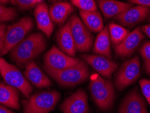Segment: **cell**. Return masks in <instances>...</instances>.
I'll use <instances>...</instances> for the list:
<instances>
[{
	"label": "cell",
	"mask_w": 150,
	"mask_h": 113,
	"mask_svg": "<svg viewBox=\"0 0 150 113\" xmlns=\"http://www.w3.org/2000/svg\"><path fill=\"white\" fill-rule=\"evenodd\" d=\"M0 74L8 85L19 90L26 98H29L33 87L16 66L0 58Z\"/></svg>",
	"instance_id": "6"
},
{
	"label": "cell",
	"mask_w": 150,
	"mask_h": 113,
	"mask_svg": "<svg viewBox=\"0 0 150 113\" xmlns=\"http://www.w3.org/2000/svg\"><path fill=\"white\" fill-rule=\"evenodd\" d=\"M47 72L63 87H73L79 85L87 80L89 75L87 64L84 60H80L64 69Z\"/></svg>",
	"instance_id": "3"
},
{
	"label": "cell",
	"mask_w": 150,
	"mask_h": 113,
	"mask_svg": "<svg viewBox=\"0 0 150 113\" xmlns=\"http://www.w3.org/2000/svg\"><path fill=\"white\" fill-rule=\"evenodd\" d=\"M6 24L0 23V53H1L4 45V35L6 30Z\"/></svg>",
	"instance_id": "29"
},
{
	"label": "cell",
	"mask_w": 150,
	"mask_h": 113,
	"mask_svg": "<svg viewBox=\"0 0 150 113\" xmlns=\"http://www.w3.org/2000/svg\"><path fill=\"white\" fill-rule=\"evenodd\" d=\"M60 98L57 91L43 92L23 101L24 113H48L55 108Z\"/></svg>",
	"instance_id": "5"
},
{
	"label": "cell",
	"mask_w": 150,
	"mask_h": 113,
	"mask_svg": "<svg viewBox=\"0 0 150 113\" xmlns=\"http://www.w3.org/2000/svg\"><path fill=\"white\" fill-rule=\"evenodd\" d=\"M80 60L81 59L66 54L56 46H53L45 54L43 58L44 67L47 72L64 69Z\"/></svg>",
	"instance_id": "9"
},
{
	"label": "cell",
	"mask_w": 150,
	"mask_h": 113,
	"mask_svg": "<svg viewBox=\"0 0 150 113\" xmlns=\"http://www.w3.org/2000/svg\"><path fill=\"white\" fill-rule=\"evenodd\" d=\"M144 37V34L140 27L134 28L120 44L114 47L116 55L121 58L131 56L140 45Z\"/></svg>",
	"instance_id": "11"
},
{
	"label": "cell",
	"mask_w": 150,
	"mask_h": 113,
	"mask_svg": "<svg viewBox=\"0 0 150 113\" xmlns=\"http://www.w3.org/2000/svg\"><path fill=\"white\" fill-rule=\"evenodd\" d=\"M8 1H9V0H0V4H7Z\"/></svg>",
	"instance_id": "34"
},
{
	"label": "cell",
	"mask_w": 150,
	"mask_h": 113,
	"mask_svg": "<svg viewBox=\"0 0 150 113\" xmlns=\"http://www.w3.org/2000/svg\"><path fill=\"white\" fill-rule=\"evenodd\" d=\"M148 21H149V23H150V14H149V17H148Z\"/></svg>",
	"instance_id": "35"
},
{
	"label": "cell",
	"mask_w": 150,
	"mask_h": 113,
	"mask_svg": "<svg viewBox=\"0 0 150 113\" xmlns=\"http://www.w3.org/2000/svg\"><path fill=\"white\" fill-rule=\"evenodd\" d=\"M34 22L31 18H22L16 23L6 28L4 35V49L1 55H5L25 38V36L33 29Z\"/></svg>",
	"instance_id": "4"
},
{
	"label": "cell",
	"mask_w": 150,
	"mask_h": 113,
	"mask_svg": "<svg viewBox=\"0 0 150 113\" xmlns=\"http://www.w3.org/2000/svg\"><path fill=\"white\" fill-rule=\"evenodd\" d=\"M144 66L145 70L149 75H150V63H144Z\"/></svg>",
	"instance_id": "33"
},
{
	"label": "cell",
	"mask_w": 150,
	"mask_h": 113,
	"mask_svg": "<svg viewBox=\"0 0 150 113\" xmlns=\"http://www.w3.org/2000/svg\"><path fill=\"white\" fill-rule=\"evenodd\" d=\"M49 12L53 23L62 24L74 12V8L69 2L58 1L51 6Z\"/></svg>",
	"instance_id": "19"
},
{
	"label": "cell",
	"mask_w": 150,
	"mask_h": 113,
	"mask_svg": "<svg viewBox=\"0 0 150 113\" xmlns=\"http://www.w3.org/2000/svg\"><path fill=\"white\" fill-rule=\"evenodd\" d=\"M74 6L80 10L85 12L97 11L98 7L95 0H70Z\"/></svg>",
	"instance_id": "24"
},
{
	"label": "cell",
	"mask_w": 150,
	"mask_h": 113,
	"mask_svg": "<svg viewBox=\"0 0 150 113\" xmlns=\"http://www.w3.org/2000/svg\"><path fill=\"white\" fill-rule=\"evenodd\" d=\"M118 113H148L146 103L137 88L132 90L121 103Z\"/></svg>",
	"instance_id": "14"
},
{
	"label": "cell",
	"mask_w": 150,
	"mask_h": 113,
	"mask_svg": "<svg viewBox=\"0 0 150 113\" xmlns=\"http://www.w3.org/2000/svg\"><path fill=\"white\" fill-rule=\"evenodd\" d=\"M89 87L93 99L101 110H108L112 107L115 91L111 81L94 74L91 77Z\"/></svg>",
	"instance_id": "2"
},
{
	"label": "cell",
	"mask_w": 150,
	"mask_h": 113,
	"mask_svg": "<svg viewBox=\"0 0 150 113\" xmlns=\"http://www.w3.org/2000/svg\"><path fill=\"white\" fill-rule=\"evenodd\" d=\"M0 104L18 110L19 96L16 88L0 82Z\"/></svg>",
	"instance_id": "21"
},
{
	"label": "cell",
	"mask_w": 150,
	"mask_h": 113,
	"mask_svg": "<svg viewBox=\"0 0 150 113\" xmlns=\"http://www.w3.org/2000/svg\"><path fill=\"white\" fill-rule=\"evenodd\" d=\"M34 15L39 29L45 33L46 36L50 37L54 31V25L46 3L43 1L39 4L35 8Z\"/></svg>",
	"instance_id": "16"
},
{
	"label": "cell",
	"mask_w": 150,
	"mask_h": 113,
	"mask_svg": "<svg viewBox=\"0 0 150 113\" xmlns=\"http://www.w3.org/2000/svg\"><path fill=\"white\" fill-rule=\"evenodd\" d=\"M81 21L90 31L100 33L104 28L102 16L100 12L97 11L85 12L80 10Z\"/></svg>",
	"instance_id": "22"
},
{
	"label": "cell",
	"mask_w": 150,
	"mask_h": 113,
	"mask_svg": "<svg viewBox=\"0 0 150 113\" xmlns=\"http://www.w3.org/2000/svg\"><path fill=\"white\" fill-rule=\"evenodd\" d=\"M60 109L64 113H88V97L85 92L79 90L62 104Z\"/></svg>",
	"instance_id": "13"
},
{
	"label": "cell",
	"mask_w": 150,
	"mask_h": 113,
	"mask_svg": "<svg viewBox=\"0 0 150 113\" xmlns=\"http://www.w3.org/2000/svg\"><path fill=\"white\" fill-rule=\"evenodd\" d=\"M13 5L18 6L23 10L36 7L39 4L43 2L44 0H10Z\"/></svg>",
	"instance_id": "26"
},
{
	"label": "cell",
	"mask_w": 150,
	"mask_h": 113,
	"mask_svg": "<svg viewBox=\"0 0 150 113\" xmlns=\"http://www.w3.org/2000/svg\"><path fill=\"white\" fill-rule=\"evenodd\" d=\"M129 1L131 4H137V6L150 8V0H129Z\"/></svg>",
	"instance_id": "30"
},
{
	"label": "cell",
	"mask_w": 150,
	"mask_h": 113,
	"mask_svg": "<svg viewBox=\"0 0 150 113\" xmlns=\"http://www.w3.org/2000/svg\"><path fill=\"white\" fill-rule=\"evenodd\" d=\"M0 113H14V112L11 111L10 110L8 109L5 106H0Z\"/></svg>",
	"instance_id": "32"
},
{
	"label": "cell",
	"mask_w": 150,
	"mask_h": 113,
	"mask_svg": "<svg viewBox=\"0 0 150 113\" xmlns=\"http://www.w3.org/2000/svg\"><path fill=\"white\" fill-rule=\"evenodd\" d=\"M139 84L143 96L150 106V80L143 79L140 80Z\"/></svg>",
	"instance_id": "27"
},
{
	"label": "cell",
	"mask_w": 150,
	"mask_h": 113,
	"mask_svg": "<svg viewBox=\"0 0 150 113\" xmlns=\"http://www.w3.org/2000/svg\"><path fill=\"white\" fill-rule=\"evenodd\" d=\"M51 1H60V0H51Z\"/></svg>",
	"instance_id": "36"
},
{
	"label": "cell",
	"mask_w": 150,
	"mask_h": 113,
	"mask_svg": "<svg viewBox=\"0 0 150 113\" xmlns=\"http://www.w3.org/2000/svg\"><path fill=\"white\" fill-rule=\"evenodd\" d=\"M46 47L47 43L43 34L33 33L11 50V58L19 66L23 67L44 52Z\"/></svg>",
	"instance_id": "1"
},
{
	"label": "cell",
	"mask_w": 150,
	"mask_h": 113,
	"mask_svg": "<svg viewBox=\"0 0 150 113\" xmlns=\"http://www.w3.org/2000/svg\"><path fill=\"white\" fill-rule=\"evenodd\" d=\"M150 9L148 7L137 6L131 7L114 17L115 21L125 27H133L143 23L149 16Z\"/></svg>",
	"instance_id": "10"
},
{
	"label": "cell",
	"mask_w": 150,
	"mask_h": 113,
	"mask_svg": "<svg viewBox=\"0 0 150 113\" xmlns=\"http://www.w3.org/2000/svg\"><path fill=\"white\" fill-rule=\"evenodd\" d=\"M56 39L59 50L68 56L74 57L76 50L71 32L70 20H68L59 30L57 33Z\"/></svg>",
	"instance_id": "15"
},
{
	"label": "cell",
	"mask_w": 150,
	"mask_h": 113,
	"mask_svg": "<svg viewBox=\"0 0 150 113\" xmlns=\"http://www.w3.org/2000/svg\"><path fill=\"white\" fill-rule=\"evenodd\" d=\"M139 54L144 63H150V41H145L143 43L139 50Z\"/></svg>",
	"instance_id": "28"
},
{
	"label": "cell",
	"mask_w": 150,
	"mask_h": 113,
	"mask_svg": "<svg viewBox=\"0 0 150 113\" xmlns=\"http://www.w3.org/2000/svg\"><path fill=\"white\" fill-rule=\"evenodd\" d=\"M108 30L110 40L114 46L120 44L130 33V31L125 26L114 23L109 24Z\"/></svg>",
	"instance_id": "23"
},
{
	"label": "cell",
	"mask_w": 150,
	"mask_h": 113,
	"mask_svg": "<svg viewBox=\"0 0 150 113\" xmlns=\"http://www.w3.org/2000/svg\"><path fill=\"white\" fill-rule=\"evenodd\" d=\"M70 23L76 50L81 52H89L93 45V36L91 31L76 15H72Z\"/></svg>",
	"instance_id": "8"
},
{
	"label": "cell",
	"mask_w": 150,
	"mask_h": 113,
	"mask_svg": "<svg viewBox=\"0 0 150 113\" xmlns=\"http://www.w3.org/2000/svg\"><path fill=\"white\" fill-rule=\"evenodd\" d=\"M17 16V12L15 9L4 6L0 4V22L10 21Z\"/></svg>",
	"instance_id": "25"
},
{
	"label": "cell",
	"mask_w": 150,
	"mask_h": 113,
	"mask_svg": "<svg viewBox=\"0 0 150 113\" xmlns=\"http://www.w3.org/2000/svg\"><path fill=\"white\" fill-rule=\"evenodd\" d=\"M82 58L86 63L105 78L110 79L118 68V64L116 62L101 55L85 54Z\"/></svg>",
	"instance_id": "12"
},
{
	"label": "cell",
	"mask_w": 150,
	"mask_h": 113,
	"mask_svg": "<svg viewBox=\"0 0 150 113\" xmlns=\"http://www.w3.org/2000/svg\"><path fill=\"white\" fill-rule=\"evenodd\" d=\"M141 75V63L135 56L123 63L116 73L115 85L117 90L122 91L134 83Z\"/></svg>",
	"instance_id": "7"
},
{
	"label": "cell",
	"mask_w": 150,
	"mask_h": 113,
	"mask_svg": "<svg viewBox=\"0 0 150 113\" xmlns=\"http://www.w3.org/2000/svg\"><path fill=\"white\" fill-rule=\"evenodd\" d=\"M142 31L143 34L147 35L149 38H150V24L143 25L142 27Z\"/></svg>",
	"instance_id": "31"
},
{
	"label": "cell",
	"mask_w": 150,
	"mask_h": 113,
	"mask_svg": "<svg viewBox=\"0 0 150 113\" xmlns=\"http://www.w3.org/2000/svg\"><path fill=\"white\" fill-rule=\"evenodd\" d=\"M93 46V51L95 54L111 58V40L110 37L108 26H104L103 29L99 33Z\"/></svg>",
	"instance_id": "20"
},
{
	"label": "cell",
	"mask_w": 150,
	"mask_h": 113,
	"mask_svg": "<svg viewBox=\"0 0 150 113\" xmlns=\"http://www.w3.org/2000/svg\"><path fill=\"white\" fill-rule=\"evenodd\" d=\"M98 5L105 18H114L133 7V4L124 3L118 0H98Z\"/></svg>",
	"instance_id": "18"
},
{
	"label": "cell",
	"mask_w": 150,
	"mask_h": 113,
	"mask_svg": "<svg viewBox=\"0 0 150 113\" xmlns=\"http://www.w3.org/2000/svg\"><path fill=\"white\" fill-rule=\"evenodd\" d=\"M25 75L28 81L39 88L47 87L52 85L50 79L34 61L30 62L25 66Z\"/></svg>",
	"instance_id": "17"
}]
</instances>
